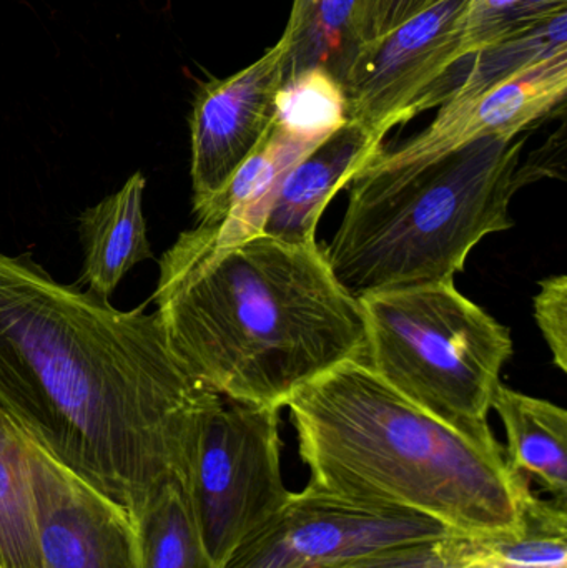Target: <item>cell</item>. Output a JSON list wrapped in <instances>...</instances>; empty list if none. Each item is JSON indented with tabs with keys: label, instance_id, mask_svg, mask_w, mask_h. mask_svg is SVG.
I'll return each mask as SVG.
<instances>
[{
	"label": "cell",
	"instance_id": "cell-23",
	"mask_svg": "<svg viewBox=\"0 0 567 568\" xmlns=\"http://www.w3.org/2000/svg\"><path fill=\"white\" fill-rule=\"evenodd\" d=\"M526 22L536 23L567 12V0H519Z\"/></svg>",
	"mask_w": 567,
	"mask_h": 568
},
{
	"label": "cell",
	"instance_id": "cell-16",
	"mask_svg": "<svg viewBox=\"0 0 567 568\" xmlns=\"http://www.w3.org/2000/svg\"><path fill=\"white\" fill-rule=\"evenodd\" d=\"M133 527L136 568H219L206 549L186 484H166Z\"/></svg>",
	"mask_w": 567,
	"mask_h": 568
},
{
	"label": "cell",
	"instance_id": "cell-19",
	"mask_svg": "<svg viewBox=\"0 0 567 568\" xmlns=\"http://www.w3.org/2000/svg\"><path fill=\"white\" fill-rule=\"evenodd\" d=\"M273 123L303 142L320 145L348 123L342 82L323 67L286 75L276 92Z\"/></svg>",
	"mask_w": 567,
	"mask_h": 568
},
{
	"label": "cell",
	"instance_id": "cell-21",
	"mask_svg": "<svg viewBox=\"0 0 567 568\" xmlns=\"http://www.w3.org/2000/svg\"><path fill=\"white\" fill-rule=\"evenodd\" d=\"M438 2L442 0H360L353 27V52L363 43L375 42L388 36Z\"/></svg>",
	"mask_w": 567,
	"mask_h": 568
},
{
	"label": "cell",
	"instance_id": "cell-14",
	"mask_svg": "<svg viewBox=\"0 0 567 568\" xmlns=\"http://www.w3.org/2000/svg\"><path fill=\"white\" fill-rule=\"evenodd\" d=\"M146 179L135 172L122 189L82 212L79 239L82 246V283L109 300L122 280L146 260H153L143 193Z\"/></svg>",
	"mask_w": 567,
	"mask_h": 568
},
{
	"label": "cell",
	"instance_id": "cell-11",
	"mask_svg": "<svg viewBox=\"0 0 567 568\" xmlns=\"http://www.w3.org/2000/svg\"><path fill=\"white\" fill-rule=\"evenodd\" d=\"M567 92V50L545 57L483 92L446 100L435 122L393 152L383 150L382 165L432 159L478 140L518 139L548 115Z\"/></svg>",
	"mask_w": 567,
	"mask_h": 568
},
{
	"label": "cell",
	"instance_id": "cell-5",
	"mask_svg": "<svg viewBox=\"0 0 567 568\" xmlns=\"http://www.w3.org/2000/svg\"><path fill=\"white\" fill-rule=\"evenodd\" d=\"M363 363L409 403L479 439L493 394L513 353L512 333L453 282L376 291L358 297Z\"/></svg>",
	"mask_w": 567,
	"mask_h": 568
},
{
	"label": "cell",
	"instance_id": "cell-20",
	"mask_svg": "<svg viewBox=\"0 0 567 568\" xmlns=\"http://www.w3.org/2000/svg\"><path fill=\"white\" fill-rule=\"evenodd\" d=\"M498 536V534H496ZM328 568H499L495 536L449 534L442 539L403 544Z\"/></svg>",
	"mask_w": 567,
	"mask_h": 568
},
{
	"label": "cell",
	"instance_id": "cell-12",
	"mask_svg": "<svg viewBox=\"0 0 567 568\" xmlns=\"http://www.w3.org/2000/svg\"><path fill=\"white\" fill-rule=\"evenodd\" d=\"M382 152L383 139L346 123L290 170L260 235L315 246L320 219L333 196Z\"/></svg>",
	"mask_w": 567,
	"mask_h": 568
},
{
	"label": "cell",
	"instance_id": "cell-13",
	"mask_svg": "<svg viewBox=\"0 0 567 568\" xmlns=\"http://www.w3.org/2000/svg\"><path fill=\"white\" fill-rule=\"evenodd\" d=\"M316 146L283 132L273 123L259 149L236 170L229 185L195 213L199 223L192 232L215 248L260 235L283 180Z\"/></svg>",
	"mask_w": 567,
	"mask_h": 568
},
{
	"label": "cell",
	"instance_id": "cell-2",
	"mask_svg": "<svg viewBox=\"0 0 567 568\" xmlns=\"http://www.w3.org/2000/svg\"><path fill=\"white\" fill-rule=\"evenodd\" d=\"M153 303L173 353L226 399L282 409L316 377L365 361L358 297L318 245L256 235L215 248L189 230L160 260Z\"/></svg>",
	"mask_w": 567,
	"mask_h": 568
},
{
	"label": "cell",
	"instance_id": "cell-22",
	"mask_svg": "<svg viewBox=\"0 0 567 568\" xmlns=\"http://www.w3.org/2000/svg\"><path fill=\"white\" fill-rule=\"evenodd\" d=\"M535 320L548 343L556 366L567 373V276L556 275L539 283Z\"/></svg>",
	"mask_w": 567,
	"mask_h": 568
},
{
	"label": "cell",
	"instance_id": "cell-18",
	"mask_svg": "<svg viewBox=\"0 0 567 568\" xmlns=\"http://www.w3.org/2000/svg\"><path fill=\"white\" fill-rule=\"evenodd\" d=\"M360 0H293L285 36L290 42L286 75L312 67L328 69L342 80L352 60Z\"/></svg>",
	"mask_w": 567,
	"mask_h": 568
},
{
	"label": "cell",
	"instance_id": "cell-24",
	"mask_svg": "<svg viewBox=\"0 0 567 568\" xmlns=\"http://www.w3.org/2000/svg\"><path fill=\"white\" fill-rule=\"evenodd\" d=\"M0 568H2V567H0Z\"/></svg>",
	"mask_w": 567,
	"mask_h": 568
},
{
	"label": "cell",
	"instance_id": "cell-10",
	"mask_svg": "<svg viewBox=\"0 0 567 568\" xmlns=\"http://www.w3.org/2000/svg\"><path fill=\"white\" fill-rule=\"evenodd\" d=\"M37 539L45 568H136L129 514L30 439Z\"/></svg>",
	"mask_w": 567,
	"mask_h": 568
},
{
	"label": "cell",
	"instance_id": "cell-1",
	"mask_svg": "<svg viewBox=\"0 0 567 568\" xmlns=\"http://www.w3.org/2000/svg\"><path fill=\"white\" fill-rule=\"evenodd\" d=\"M219 399L155 311L119 310L27 253L0 252V407L132 523L166 484L190 487Z\"/></svg>",
	"mask_w": 567,
	"mask_h": 568
},
{
	"label": "cell",
	"instance_id": "cell-6",
	"mask_svg": "<svg viewBox=\"0 0 567 568\" xmlns=\"http://www.w3.org/2000/svg\"><path fill=\"white\" fill-rule=\"evenodd\" d=\"M190 494L216 567L288 500L282 476L280 409L220 396L196 446Z\"/></svg>",
	"mask_w": 567,
	"mask_h": 568
},
{
	"label": "cell",
	"instance_id": "cell-9",
	"mask_svg": "<svg viewBox=\"0 0 567 568\" xmlns=\"http://www.w3.org/2000/svg\"><path fill=\"white\" fill-rule=\"evenodd\" d=\"M285 33L259 60L226 79L205 83L190 115L193 212L212 202L272 129L275 97L285 79Z\"/></svg>",
	"mask_w": 567,
	"mask_h": 568
},
{
	"label": "cell",
	"instance_id": "cell-15",
	"mask_svg": "<svg viewBox=\"0 0 567 568\" xmlns=\"http://www.w3.org/2000/svg\"><path fill=\"white\" fill-rule=\"evenodd\" d=\"M506 430L505 453L513 469L536 479L551 499L567 504V413L546 399L499 384L493 394Z\"/></svg>",
	"mask_w": 567,
	"mask_h": 568
},
{
	"label": "cell",
	"instance_id": "cell-8",
	"mask_svg": "<svg viewBox=\"0 0 567 568\" xmlns=\"http://www.w3.org/2000/svg\"><path fill=\"white\" fill-rule=\"evenodd\" d=\"M449 534L455 532L429 517L360 503L308 484L290 494L285 506L223 568H328Z\"/></svg>",
	"mask_w": 567,
	"mask_h": 568
},
{
	"label": "cell",
	"instance_id": "cell-3",
	"mask_svg": "<svg viewBox=\"0 0 567 568\" xmlns=\"http://www.w3.org/2000/svg\"><path fill=\"white\" fill-rule=\"evenodd\" d=\"M308 484L429 517L463 536L512 532L535 494L498 439H479L419 409L365 363L348 361L290 397Z\"/></svg>",
	"mask_w": 567,
	"mask_h": 568
},
{
	"label": "cell",
	"instance_id": "cell-7",
	"mask_svg": "<svg viewBox=\"0 0 567 568\" xmlns=\"http://www.w3.org/2000/svg\"><path fill=\"white\" fill-rule=\"evenodd\" d=\"M469 0H442L353 52L343 73L348 122L385 140L389 130L452 95V70L469 59Z\"/></svg>",
	"mask_w": 567,
	"mask_h": 568
},
{
	"label": "cell",
	"instance_id": "cell-17",
	"mask_svg": "<svg viewBox=\"0 0 567 568\" xmlns=\"http://www.w3.org/2000/svg\"><path fill=\"white\" fill-rule=\"evenodd\" d=\"M0 567L45 568L37 539L30 437L0 407Z\"/></svg>",
	"mask_w": 567,
	"mask_h": 568
},
{
	"label": "cell",
	"instance_id": "cell-4",
	"mask_svg": "<svg viewBox=\"0 0 567 568\" xmlns=\"http://www.w3.org/2000/svg\"><path fill=\"white\" fill-rule=\"evenodd\" d=\"M525 140L486 139L432 159L353 176L342 225L323 250L355 297L453 282L486 236L513 229L509 203L543 176L522 166Z\"/></svg>",
	"mask_w": 567,
	"mask_h": 568
}]
</instances>
